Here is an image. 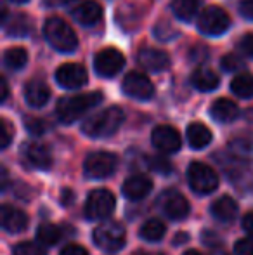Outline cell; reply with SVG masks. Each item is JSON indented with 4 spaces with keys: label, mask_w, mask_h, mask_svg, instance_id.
I'll use <instances>...</instances> for the list:
<instances>
[{
    "label": "cell",
    "mask_w": 253,
    "mask_h": 255,
    "mask_svg": "<svg viewBox=\"0 0 253 255\" xmlns=\"http://www.w3.org/2000/svg\"><path fill=\"white\" fill-rule=\"evenodd\" d=\"M236 255H253V238H241L234 245Z\"/></svg>",
    "instance_id": "cell-34"
},
{
    "label": "cell",
    "mask_w": 253,
    "mask_h": 255,
    "mask_svg": "<svg viewBox=\"0 0 253 255\" xmlns=\"http://www.w3.org/2000/svg\"><path fill=\"white\" fill-rule=\"evenodd\" d=\"M56 80L64 89H78L87 84V71L77 63H66L58 68Z\"/></svg>",
    "instance_id": "cell-12"
},
{
    "label": "cell",
    "mask_w": 253,
    "mask_h": 255,
    "mask_svg": "<svg viewBox=\"0 0 253 255\" xmlns=\"http://www.w3.org/2000/svg\"><path fill=\"white\" fill-rule=\"evenodd\" d=\"M0 215H2L3 229L9 233H19L28 226V215L23 210L10 207V205H3Z\"/></svg>",
    "instance_id": "cell-18"
},
{
    "label": "cell",
    "mask_w": 253,
    "mask_h": 255,
    "mask_svg": "<svg viewBox=\"0 0 253 255\" xmlns=\"http://www.w3.org/2000/svg\"><path fill=\"white\" fill-rule=\"evenodd\" d=\"M123 118L125 115L118 106L106 108V110L88 117L82 125V132L88 137H108L118 130Z\"/></svg>",
    "instance_id": "cell-1"
},
{
    "label": "cell",
    "mask_w": 253,
    "mask_h": 255,
    "mask_svg": "<svg viewBox=\"0 0 253 255\" xmlns=\"http://www.w3.org/2000/svg\"><path fill=\"white\" fill-rule=\"evenodd\" d=\"M0 87H2V94H0V101H5L7 94H9V89H7V82L5 78H0Z\"/></svg>",
    "instance_id": "cell-40"
},
{
    "label": "cell",
    "mask_w": 253,
    "mask_h": 255,
    "mask_svg": "<svg viewBox=\"0 0 253 255\" xmlns=\"http://www.w3.org/2000/svg\"><path fill=\"white\" fill-rule=\"evenodd\" d=\"M241 52L248 57H253V33H247L243 35V38L240 40V45H238Z\"/></svg>",
    "instance_id": "cell-36"
},
{
    "label": "cell",
    "mask_w": 253,
    "mask_h": 255,
    "mask_svg": "<svg viewBox=\"0 0 253 255\" xmlns=\"http://www.w3.org/2000/svg\"><path fill=\"white\" fill-rule=\"evenodd\" d=\"M113 210H115V196L108 189H95L88 195L87 203H85V215L90 221L109 217Z\"/></svg>",
    "instance_id": "cell-7"
},
{
    "label": "cell",
    "mask_w": 253,
    "mask_h": 255,
    "mask_svg": "<svg viewBox=\"0 0 253 255\" xmlns=\"http://www.w3.org/2000/svg\"><path fill=\"white\" fill-rule=\"evenodd\" d=\"M187 181H189L191 189L198 195H208V193L215 191L219 186V177H217L215 170L201 161H194L189 165Z\"/></svg>",
    "instance_id": "cell-4"
},
{
    "label": "cell",
    "mask_w": 253,
    "mask_h": 255,
    "mask_svg": "<svg viewBox=\"0 0 253 255\" xmlns=\"http://www.w3.org/2000/svg\"><path fill=\"white\" fill-rule=\"evenodd\" d=\"M24 125H26L28 132L33 135H42L47 130V124H45V120H42V118H26Z\"/></svg>",
    "instance_id": "cell-33"
},
{
    "label": "cell",
    "mask_w": 253,
    "mask_h": 255,
    "mask_svg": "<svg viewBox=\"0 0 253 255\" xmlns=\"http://www.w3.org/2000/svg\"><path fill=\"white\" fill-rule=\"evenodd\" d=\"M231 26V19L222 7L210 5L203 9L198 16V28L205 35H222Z\"/></svg>",
    "instance_id": "cell-6"
},
{
    "label": "cell",
    "mask_w": 253,
    "mask_h": 255,
    "mask_svg": "<svg viewBox=\"0 0 253 255\" xmlns=\"http://www.w3.org/2000/svg\"><path fill=\"white\" fill-rule=\"evenodd\" d=\"M198 0H173L172 2V10L179 19L182 21H191L198 12Z\"/></svg>",
    "instance_id": "cell-26"
},
{
    "label": "cell",
    "mask_w": 253,
    "mask_h": 255,
    "mask_svg": "<svg viewBox=\"0 0 253 255\" xmlns=\"http://www.w3.org/2000/svg\"><path fill=\"white\" fill-rule=\"evenodd\" d=\"M231 91L238 96V98H253V75L250 73H240L234 77L231 82Z\"/></svg>",
    "instance_id": "cell-24"
},
{
    "label": "cell",
    "mask_w": 253,
    "mask_h": 255,
    "mask_svg": "<svg viewBox=\"0 0 253 255\" xmlns=\"http://www.w3.org/2000/svg\"><path fill=\"white\" fill-rule=\"evenodd\" d=\"M51 98V91H49L47 84L42 80H31L24 87V99L30 106L42 108Z\"/></svg>",
    "instance_id": "cell-19"
},
{
    "label": "cell",
    "mask_w": 253,
    "mask_h": 255,
    "mask_svg": "<svg viewBox=\"0 0 253 255\" xmlns=\"http://www.w3.org/2000/svg\"><path fill=\"white\" fill-rule=\"evenodd\" d=\"M186 238H187V235H177L175 236V245L177 243H184L186 242Z\"/></svg>",
    "instance_id": "cell-42"
},
{
    "label": "cell",
    "mask_w": 253,
    "mask_h": 255,
    "mask_svg": "<svg viewBox=\"0 0 253 255\" xmlns=\"http://www.w3.org/2000/svg\"><path fill=\"white\" fill-rule=\"evenodd\" d=\"M45 38L49 40V44L56 49V51L68 54L73 52L78 45L77 35H75L73 28L66 23L61 17H49L45 21L44 26Z\"/></svg>",
    "instance_id": "cell-3"
},
{
    "label": "cell",
    "mask_w": 253,
    "mask_h": 255,
    "mask_svg": "<svg viewBox=\"0 0 253 255\" xmlns=\"http://www.w3.org/2000/svg\"><path fill=\"white\" fill-rule=\"evenodd\" d=\"M59 255H88V252L80 245H68L61 250Z\"/></svg>",
    "instance_id": "cell-38"
},
{
    "label": "cell",
    "mask_w": 253,
    "mask_h": 255,
    "mask_svg": "<svg viewBox=\"0 0 253 255\" xmlns=\"http://www.w3.org/2000/svg\"><path fill=\"white\" fill-rule=\"evenodd\" d=\"M73 202V193L68 191V189H64L63 191V205H70Z\"/></svg>",
    "instance_id": "cell-41"
},
{
    "label": "cell",
    "mask_w": 253,
    "mask_h": 255,
    "mask_svg": "<svg viewBox=\"0 0 253 255\" xmlns=\"http://www.w3.org/2000/svg\"><path fill=\"white\" fill-rule=\"evenodd\" d=\"M212 214L215 219L222 222H229L236 217L238 214V203L234 202L231 196H222V198L215 200L212 205Z\"/></svg>",
    "instance_id": "cell-22"
},
{
    "label": "cell",
    "mask_w": 253,
    "mask_h": 255,
    "mask_svg": "<svg viewBox=\"0 0 253 255\" xmlns=\"http://www.w3.org/2000/svg\"><path fill=\"white\" fill-rule=\"evenodd\" d=\"M137 63L149 71H163L170 66V57L165 51L155 47H142L137 54Z\"/></svg>",
    "instance_id": "cell-15"
},
{
    "label": "cell",
    "mask_w": 253,
    "mask_h": 255,
    "mask_svg": "<svg viewBox=\"0 0 253 255\" xmlns=\"http://www.w3.org/2000/svg\"><path fill=\"white\" fill-rule=\"evenodd\" d=\"M12 255H47V254H45V250L42 249V245H38V243L23 242L14 247Z\"/></svg>",
    "instance_id": "cell-30"
},
{
    "label": "cell",
    "mask_w": 253,
    "mask_h": 255,
    "mask_svg": "<svg viewBox=\"0 0 253 255\" xmlns=\"http://www.w3.org/2000/svg\"><path fill=\"white\" fill-rule=\"evenodd\" d=\"M213 255H229V254H226V252H217V254H213Z\"/></svg>",
    "instance_id": "cell-46"
},
{
    "label": "cell",
    "mask_w": 253,
    "mask_h": 255,
    "mask_svg": "<svg viewBox=\"0 0 253 255\" xmlns=\"http://www.w3.org/2000/svg\"><path fill=\"white\" fill-rule=\"evenodd\" d=\"M184 255H201V254H199V252H196V250H187V252L184 254Z\"/></svg>",
    "instance_id": "cell-44"
},
{
    "label": "cell",
    "mask_w": 253,
    "mask_h": 255,
    "mask_svg": "<svg viewBox=\"0 0 253 255\" xmlns=\"http://www.w3.org/2000/svg\"><path fill=\"white\" fill-rule=\"evenodd\" d=\"M28 61V52L23 47H10L3 54V63L10 70H21Z\"/></svg>",
    "instance_id": "cell-28"
},
{
    "label": "cell",
    "mask_w": 253,
    "mask_h": 255,
    "mask_svg": "<svg viewBox=\"0 0 253 255\" xmlns=\"http://www.w3.org/2000/svg\"><path fill=\"white\" fill-rule=\"evenodd\" d=\"M23 154L26 158V161L30 165L37 168H49L52 165V156H51V151H49L47 146L40 144V142H30L23 148Z\"/></svg>",
    "instance_id": "cell-16"
},
{
    "label": "cell",
    "mask_w": 253,
    "mask_h": 255,
    "mask_svg": "<svg viewBox=\"0 0 253 255\" xmlns=\"http://www.w3.org/2000/svg\"><path fill=\"white\" fill-rule=\"evenodd\" d=\"M5 30L10 37H24V35H28L31 31V21L21 14V16H16L10 19V23L7 24Z\"/></svg>",
    "instance_id": "cell-29"
},
{
    "label": "cell",
    "mask_w": 253,
    "mask_h": 255,
    "mask_svg": "<svg viewBox=\"0 0 253 255\" xmlns=\"http://www.w3.org/2000/svg\"><path fill=\"white\" fill-rule=\"evenodd\" d=\"M187 141L194 149H201L205 146L210 144L212 141V132L206 125L199 124V122H194L187 127Z\"/></svg>",
    "instance_id": "cell-23"
},
{
    "label": "cell",
    "mask_w": 253,
    "mask_h": 255,
    "mask_svg": "<svg viewBox=\"0 0 253 255\" xmlns=\"http://www.w3.org/2000/svg\"><path fill=\"white\" fill-rule=\"evenodd\" d=\"M148 167L158 174H170L172 172V163L165 156H149Z\"/></svg>",
    "instance_id": "cell-31"
},
{
    "label": "cell",
    "mask_w": 253,
    "mask_h": 255,
    "mask_svg": "<svg viewBox=\"0 0 253 255\" xmlns=\"http://www.w3.org/2000/svg\"><path fill=\"white\" fill-rule=\"evenodd\" d=\"M240 14L247 19H253V0H241L240 2Z\"/></svg>",
    "instance_id": "cell-37"
},
{
    "label": "cell",
    "mask_w": 253,
    "mask_h": 255,
    "mask_svg": "<svg viewBox=\"0 0 253 255\" xmlns=\"http://www.w3.org/2000/svg\"><path fill=\"white\" fill-rule=\"evenodd\" d=\"M122 89L127 96L134 99H141V101H148L155 94V87H153L151 80L146 75L137 73V71H130L123 78Z\"/></svg>",
    "instance_id": "cell-9"
},
{
    "label": "cell",
    "mask_w": 253,
    "mask_h": 255,
    "mask_svg": "<svg viewBox=\"0 0 253 255\" xmlns=\"http://www.w3.org/2000/svg\"><path fill=\"white\" fill-rule=\"evenodd\" d=\"M243 229L250 233V235H253V212H250V214H247L243 217Z\"/></svg>",
    "instance_id": "cell-39"
},
{
    "label": "cell",
    "mask_w": 253,
    "mask_h": 255,
    "mask_svg": "<svg viewBox=\"0 0 253 255\" xmlns=\"http://www.w3.org/2000/svg\"><path fill=\"white\" fill-rule=\"evenodd\" d=\"M0 132H2V135H0V144H2V148H7L10 139H12V128H10L7 120H0Z\"/></svg>",
    "instance_id": "cell-35"
},
{
    "label": "cell",
    "mask_w": 253,
    "mask_h": 255,
    "mask_svg": "<svg viewBox=\"0 0 253 255\" xmlns=\"http://www.w3.org/2000/svg\"><path fill=\"white\" fill-rule=\"evenodd\" d=\"M165 233H167L165 224H163L162 221H158V219H151V221L142 224L139 235H141V238L146 240V242H160V240L165 236Z\"/></svg>",
    "instance_id": "cell-25"
},
{
    "label": "cell",
    "mask_w": 253,
    "mask_h": 255,
    "mask_svg": "<svg viewBox=\"0 0 253 255\" xmlns=\"http://www.w3.org/2000/svg\"><path fill=\"white\" fill-rule=\"evenodd\" d=\"M116 165H118V158L113 153L108 151H99L92 153L90 156H87L85 160V174L92 179H106L116 170Z\"/></svg>",
    "instance_id": "cell-8"
},
{
    "label": "cell",
    "mask_w": 253,
    "mask_h": 255,
    "mask_svg": "<svg viewBox=\"0 0 253 255\" xmlns=\"http://www.w3.org/2000/svg\"><path fill=\"white\" fill-rule=\"evenodd\" d=\"M191 84L194 85L198 91L208 92L219 87V77L215 71H212L210 68H198L194 70V73L191 75Z\"/></svg>",
    "instance_id": "cell-21"
},
{
    "label": "cell",
    "mask_w": 253,
    "mask_h": 255,
    "mask_svg": "<svg viewBox=\"0 0 253 255\" xmlns=\"http://www.w3.org/2000/svg\"><path fill=\"white\" fill-rule=\"evenodd\" d=\"M160 203H162L163 212H165L170 219H173V221L184 219L189 214V203H187V200L184 198L179 191H173V189L163 193Z\"/></svg>",
    "instance_id": "cell-13"
},
{
    "label": "cell",
    "mask_w": 253,
    "mask_h": 255,
    "mask_svg": "<svg viewBox=\"0 0 253 255\" xmlns=\"http://www.w3.org/2000/svg\"><path fill=\"white\" fill-rule=\"evenodd\" d=\"M71 16L75 17V21L84 26H92L101 19V5L94 0H80V2H75L71 7Z\"/></svg>",
    "instance_id": "cell-14"
},
{
    "label": "cell",
    "mask_w": 253,
    "mask_h": 255,
    "mask_svg": "<svg viewBox=\"0 0 253 255\" xmlns=\"http://www.w3.org/2000/svg\"><path fill=\"white\" fill-rule=\"evenodd\" d=\"M125 64V57L118 49H102L95 54L94 68L101 77H115Z\"/></svg>",
    "instance_id": "cell-10"
},
{
    "label": "cell",
    "mask_w": 253,
    "mask_h": 255,
    "mask_svg": "<svg viewBox=\"0 0 253 255\" xmlns=\"http://www.w3.org/2000/svg\"><path fill=\"white\" fill-rule=\"evenodd\" d=\"M10 2H14V3H24V2H28V0H10Z\"/></svg>",
    "instance_id": "cell-45"
},
{
    "label": "cell",
    "mask_w": 253,
    "mask_h": 255,
    "mask_svg": "<svg viewBox=\"0 0 253 255\" xmlns=\"http://www.w3.org/2000/svg\"><path fill=\"white\" fill-rule=\"evenodd\" d=\"M134 255H165V254H162V252H155V254H148V252H135Z\"/></svg>",
    "instance_id": "cell-43"
},
{
    "label": "cell",
    "mask_w": 253,
    "mask_h": 255,
    "mask_svg": "<svg viewBox=\"0 0 253 255\" xmlns=\"http://www.w3.org/2000/svg\"><path fill=\"white\" fill-rule=\"evenodd\" d=\"M220 66L226 71H236L240 68H243V59H241L238 54H227V56L222 57L220 61Z\"/></svg>",
    "instance_id": "cell-32"
},
{
    "label": "cell",
    "mask_w": 253,
    "mask_h": 255,
    "mask_svg": "<svg viewBox=\"0 0 253 255\" xmlns=\"http://www.w3.org/2000/svg\"><path fill=\"white\" fill-rule=\"evenodd\" d=\"M153 146L162 153H175L180 149V135L170 125H158L151 134Z\"/></svg>",
    "instance_id": "cell-11"
},
{
    "label": "cell",
    "mask_w": 253,
    "mask_h": 255,
    "mask_svg": "<svg viewBox=\"0 0 253 255\" xmlns=\"http://www.w3.org/2000/svg\"><path fill=\"white\" fill-rule=\"evenodd\" d=\"M210 113H212L213 120L222 122V124H229V122L238 118L240 108H238V104L234 101H231V99H217L212 104V108H210Z\"/></svg>",
    "instance_id": "cell-20"
},
{
    "label": "cell",
    "mask_w": 253,
    "mask_h": 255,
    "mask_svg": "<svg viewBox=\"0 0 253 255\" xmlns=\"http://www.w3.org/2000/svg\"><path fill=\"white\" fill-rule=\"evenodd\" d=\"M102 101L101 92H88V94H77L61 98L56 106V115L63 124H73L80 117H84L88 110L95 108Z\"/></svg>",
    "instance_id": "cell-2"
},
{
    "label": "cell",
    "mask_w": 253,
    "mask_h": 255,
    "mask_svg": "<svg viewBox=\"0 0 253 255\" xmlns=\"http://www.w3.org/2000/svg\"><path fill=\"white\" fill-rule=\"evenodd\" d=\"M94 242L99 249L106 252H118L125 247L127 233L118 222H108V224L97 226V229L94 231Z\"/></svg>",
    "instance_id": "cell-5"
},
{
    "label": "cell",
    "mask_w": 253,
    "mask_h": 255,
    "mask_svg": "<svg viewBox=\"0 0 253 255\" xmlns=\"http://www.w3.org/2000/svg\"><path fill=\"white\" fill-rule=\"evenodd\" d=\"M63 238V229L54 224H42L37 229V240L40 245H56Z\"/></svg>",
    "instance_id": "cell-27"
},
{
    "label": "cell",
    "mask_w": 253,
    "mask_h": 255,
    "mask_svg": "<svg viewBox=\"0 0 253 255\" xmlns=\"http://www.w3.org/2000/svg\"><path fill=\"white\" fill-rule=\"evenodd\" d=\"M153 182L146 175H132L123 182V195L130 200H142L151 193Z\"/></svg>",
    "instance_id": "cell-17"
}]
</instances>
